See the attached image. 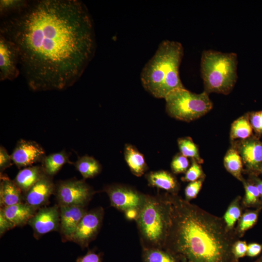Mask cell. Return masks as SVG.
<instances>
[{"mask_svg": "<svg viewBox=\"0 0 262 262\" xmlns=\"http://www.w3.org/2000/svg\"><path fill=\"white\" fill-rule=\"evenodd\" d=\"M76 262H102L101 256L94 250H89L83 256L79 257Z\"/></svg>", "mask_w": 262, "mask_h": 262, "instance_id": "cell-37", "label": "cell"}, {"mask_svg": "<svg viewBox=\"0 0 262 262\" xmlns=\"http://www.w3.org/2000/svg\"><path fill=\"white\" fill-rule=\"evenodd\" d=\"M103 214L101 207L87 212L80 222L70 241L77 244L83 249L87 247L99 231Z\"/></svg>", "mask_w": 262, "mask_h": 262, "instance_id": "cell-9", "label": "cell"}, {"mask_svg": "<svg viewBox=\"0 0 262 262\" xmlns=\"http://www.w3.org/2000/svg\"><path fill=\"white\" fill-rule=\"evenodd\" d=\"M0 29L16 47L20 72L35 91L73 85L95 50L92 18L78 0L28 1L3 18Z\"/></svg>", "mask_w": 262, "mask_h": 262, "instance_id": "cell-1", "label": "cell"}, {"mask_svg": "<svg viewBox=\"0 0 262 262\" xmlns=\"http://www.w3.org/2000/svg\"><path fill=\"white\" fill-rule=\"evenodd\" d=\"M126 163L132 173L137 177L143 175L148 167L143 155L131 144H126L124 151Z\"/></svg>", "mask_w": 262, "mask_h": 262, "instance_id": "cell-20", "label": "cell"}, {"mask_svg": "<svg viewBox=\"0 0 262 262\" xmlns=\"http://www.w3.org/2000/svg\"><path fill=\"white\" fill-rule=\"evenodd\" d=\"M55 188L52 177L46 174L24 195V201L38 210L47 204Z\"/></svg>", "mask_w": 262, "mask_h": 262, "instance_id": "cell-15", "label": "cell"}, {"mask_svg": "<svg viewBox=\"0 0 262 262\" xmlns=\"http://www.w3.org/2000/svg\"><path fill=\"white\" fill-rule=\"evenodd\" d=\"M103 191L108 195L111 205L124 212L131 209L140 210L147 196L130 186L117 184L107 185Z\"/></svg>", "mask_w": 262, "mask_h": 262, "instance_id": "cell-8", "label": "cell"}, {"mask_svg": "<svg viewBox=\"0 0 262 262\" xmlns=\"http://www.w3.org/2000/svg\"><path fill=\"white\" fill-rule=\"evenodd\" d=\"M171 199L167 250L187 262H232L235 242L223 219L177 196H171Z\"/></svg>", "mask_w": 262, "mask_h": 262, "instance_id": "cell-2", "label": "cell"}, {"mask_svg": "<svg viewBox=\"0 0 262 262\" xmlns=\"http://www.w3.org/2000/svg\"><path fill=\"white\" fill-rule=\"evenodd\" d=\"M178 144L180 152L182 155L194 159L199 164L203 163V160L199 156L198 147L191 138H180L178 140Z\"/></svg>", "mask_w": 262, "mask_h": 262, "instance_id": "cell-27", "label": "cell"}, {"mask_svg": "<svg viewBox=\"0 0 262 262\" xmlns=\"http://www.w3.org/2000/svg\"><path fill=\"white\" fill-rule=\"evenodd\" d=\"M34 236L38 238L44 234L59 229V206L54 205L40 208L28 222Z\"/></svg>", "mask_w": 262, "mask_h": 262, "instance_id": "cell-13", "label": "cell"}, {"mask_svg": "<svg viewBox=\"0 0 262 262\" xmlns=\"http://www.w3.org/2000/svg\"><path fill=\"white\" fill-rule=\"evenodd\" d=\"M182 261L181 262H187V261L184 258H182Z\"/></svg>", "mask_w": 262, "mask_h": 262, "instance_id": "cell-43", "label": "cell"}, {"mask_svg": "<svg viewBox=\"0 0 262 262\" xmlns=\"http://www.w3.org/2000/svg\"><path fill=\"white\" fill-rule=\"evenodd\" d=\"M46 174L42 165H33L20 170L13 180L24 195Z\"/></svg>", "mask_w": 262, "mask_h": 262, "instance_id": "cell-18", "label": "cell"}, {"mask_svg": "<svg viewBox=\"0 0 262 262\" xmlns=\"http://www.w3.org/2000/svg\"><path fill=\"white\" fill-rule=\"evenodd\" d=\"M146 178L150 186L172 193L176 192L179 189V183L176 178L166 171L150 172L146 175Z\"/></svg>", "mask_w": 262, "mask_h": 262, "instance_id": "cell-19", "label": "cell"}, {"mask_svg": "<svg viewBox=\"0 0 262 262\" xmlns=\"http://www.w3.org/2000/svg\"><path fill=\"white\" fill-rule=\"evenodd\" d=\"M139 211L136 209H131L126 210L124 212L127 219L129 220H136L139 215Z\"/></svg>", "mask_w": 262, "mask_h": 262, "instance_id": "cell-40", "label": "cell"}, {"mask_svg": "<svg viewBox=\"0 0 262 262\" xmlns=\"http://www.w3.org/2000/svg\"></svg>", "mask_w": 262, "mask_h": 262, "instance_id": "cell-44", "label": "cell"}, {"mask_svg": "<svg viewBox=\"0 0 262 262\" xmlns=\"http://www.w3.org/2000/svg\"><path fill=\"white\" fill-rule=\"evenodd\" d=\"M247 246L245 241H237L234 242L232 246V252L235 259L246 255Z\"/></svg>", "mask_w": 262, "mask_h": 262, "instance_id": "cell-36", "label": "cell"}, {"mask_svg": "<svg viewBox=\"0 0 262 262\" xmlns=\"http://www.w3.org/2000/svg\"><path fill=\"white\" fill-rule=\"evenodd\" d=\"M28 2L23 0H1L0 16L4 18L17 12L24 7Z\"/></svg>", "mask_w": 262, "mask_h": 262, "instance_id": "cell-29", "label": "cell"}, {"mask_svg": "<svg viewBox=\"0 0 262 262\" xmlns=\"http://www.w3.org/2000/svg\"><path fill=\"white\" fill-rule=\"evenodd\" d=\"M238 57L236 53L204 50L200 61L204 91L208 94H229L237 80Z\"/></svg>", "mask_w": 262, "mask_h": 262, "instance_id": "cell-5", "label": "cell"}, {"mask_svg": "<svg viewBox=\"0 0 262 262\" xmlns=\"http://www.w3.org/2000/svg\"><path fill=\"white\" fill-rule=\"evenodd\" d=\"M171 196H147L136 222L146 247H164L171 223Z\"/></svg>", "mask_w": 262, "mask_h": 262, "instance_id": "cell-4", "label": "cell"}, {"mask_svg": "<svg viewBox=\"0 0 262 262\" xmlns=\"http://www.w3.org/2000/svg\"><path fill=\"white\" fill-rule=\"evenodd\" d=\"M94 193L92 187L83 180L71 179L55 184L54 194L59 206L85 207Z\"/></svg>", "mask_w": 262, "mask_h": 262, "instance_id": "cell-7", "label": "cell"}, {"mask_svg": "<svg viewBox=\"0 0 262 262\" xmlns=\"http://www.w3.org/2000/svg\"><path fill=\"white\" fill-rule=\"evenodd\" d=\"M86 212L85 207L59 206V229L64 242L71 240L80 222Z\"/></svg>", "mask_w": 262, "mask_h": 262, "instance_id": "cell-14", "label": "cell"}, {"mask_svg": "<svg viewBox=\"0 0 262 262\" xmlns=\"http://www.w3.org/2000/svg\"><path fill=\"white\" fill-rule=\"evenodd\" d=\"M5 216L15 227H21L28 224L37 210L24 202L12 206L0 208Z\"/></svg>", "mask_w": 262, "mask_h": 262, "instance_id": "cell-17", "label": "cell"}, {"mask_svg": "<svg viewBox=\"0 0 262 262\" xmlns=\"http://www.w3.org/2000/svg\"><path fill=\"white\" fill-rule=\"evenodd\" d=\"M24 194L14 180L0 173V204L4 208L23 202Z\"/></svg>", "mask_w": 262, "mask_h": 262, "instance_id": "cell-16", "label": "cell"}, {"mask_svg": "<svg viewBox=\"0 0 262 262\" xmlns=\"http://www.w3.org/2000/svg\"><path fill=\"white\" fill-rule=\"evenodd\" d=\"M144 262H176L173 254L162 248L145 247L143 251Z\"/></svg>", "mask_w": 262, "mask_h": 262, "instance_id": "cell-25", "label": "cell"}, {"mask_svg": "<svg viewBox=\"0 0 262 262\" xmlns=\"http://www.w3.org/2000/svg\"><path fill=\"white\" fill-rule=\"evenodd\" d=\"M13 163L18 168L42 163L46 156L45 150L34 141L19 140L11 155Z\"/></svg>", "mask_w": 262, "mask_h": 262, "instance_id": "cell-11", "label": "cell"}, {"mask_svg": "<svg viewBox=\"0 0 262 262\" xmlns=\"http://www.w3.org/2000/svg\"><path fill=\"white\" fill-rule=\"evenodd\" d=\"M15 227L14 224L10 221L0 210V234L1 236L5 232Z\"/></svg>", "mask_w": 262, "mask_h": 262, "instance_id": "cell-38", "label": "cell"}, {"mask_svg": "<svg viewBox=\"0 0 262 262\" xmlns=\"http://www.w3.org/2000/svg\"><path fill=\"white\" fill-rule=\"evenodd\" d=\"M202 185V180H198L191 182L185 189V196L186 200L189 201L195 198L198 195Z\"/></svg>", "mask_w": 262, "mask_h": 262, "instance_id": "cell-33", "label": "cell"}, {"mask_svg": "<svg viewBox=\"0 0 262 262\" xmlns=\"http://www.w3.org/2000/svg\"><path fill=\"white\" fill-rule=\"evenodd\" d=\"M183 55L180 42L162 41L141 71L140 80L144 89L156 98H164L175 89L183 87L179 74Z\"/></svg>", "mask_w": 262, "mask_h": 262, "instance_id": "cell-3", "label": "cell"}, {"mask_svg": "<svg viewBox=\"0 0 262 262\" xmlns=\"http://www.w3.org/2000/svg\"><path fill=\"white\" fill-rule=\"evenodd\" d=\"M251 180L257 187L262 200V180L253 176Z\"/></svg>", "mask_w": 262, "mask_h": 262, "instance_id": "cell-41", "label": "cell"}, {"mask_svg": "<svg viewBox=\"0 0 262 262\" xmlns=\"http://www.w3.org/2000/svg\"><path fill=\"white\" fill-rule=\"evenodd\" d=\"M203 175L201 167L195 160L192 159V164L185 172L184 176L181 178L183 181L193 182L199 180Z\"/></svg>", "mask_w": 262, "mask_h": 262, "instance_id": "cell-32", "label": "cell"}, {"mask_svg": "<svg viewBox=\"0 0 262 262\" xmlns=\"http://www.w3.org/2000/svg\"><path fill=\"white\" fill-rule=\"evenodd\" d=\"M253 128L250 123L248 115H243L235 120L232 124L230 138L235 139L246 140L250 137Z\"/></svg>", "mask_w": 262, "mask_h": 262, "instance_id": "cell-24", "label": "cell"}, {"mask_svg": "<svg viewBox=\"0 0 262 262\" xmlns=\"http://www.w3.org/2000/svg\"><path fill=\"white\" fill-rule=\"evenodd\" d=\"M73 164L65 150L51 153L46 156L42 163V166L48 175H55L66 164Z\"/></svg>", "mask_w": 262, "mask_h": 262, "instance_id": "cell-21", "label": "cell"}, {"mask_svg": "<svg viewBox=\"0 0 262 262\" xmlns=\"http://www.w3.org/2000/svg\"><path fill=\"white\" fill-rule=\"evenodd\" d=\"M248 116L253 130L262 133V111L251 113Z\"/></svg>", "mask_w": 262, "mask_h": 262, "instance_id": "cell-34", "label": "cell"}, {"mask_svg": "<svg viewBox=\"0 0 262 262\" xmlns=\"http://www.w3.org/2000/svg\"><path fill=\"white\" fill-rule=\"evenodd\" d=\"M262 207L258 208L255 211H249L245 213L239 219L238 225V232L243 234L250 229L256 223L259 213Z\"/></svg>", "mask_w": 262, "mask_h": 262, "instance_id": "cell-30", "label": "cell"}, {"mask_svg": "<svg viewBox=\"0 0 262 262\" xmlns=\"http://www.w3.org/2000/svg\"><path fill=\"white\" fill-rule=\"evenodd\" d=\"M189 166V162L187 158L181 153L176 155L171 163V170L175 174L186 172Z\"/></svg>", "mask_w": 262, "mask_h": 262, "instance_id": "cell-31", "label": "cell"}, {"mask_svg": "<svg viewBox=\"0 0 262 262\" xmlns=\"http://www.w3.org/2000/svg\"><path fill=\"white\" fill-rule=\"evenodd\" d=\"M11 156L10 155L6 148L2 146L0 147V171L3 172L13 164Z\"/></svg>", "mask_w": 262, "mask_h": 262, "instance_id": "cell-35", "label": "cell"}, {"mask_svg": "<svg viewBox=\"0 0 262 262\" xmlns=\"http://www.w3.org/2000/svg\"><path fill=\"white\" fill-rule=\"evenodd\" d=\"M205 91L196 94L183 87L178 88L164 98L167 114L175 119L186 122L194 120L208 113L213 103Z\"/></svg>", "mask_w": 262, "mask_h": 262, "instance_id": "cell-6", "label": "cell"}, {"mask_svg": "<svg viewBox=\"0 0 262 262\" xmlns=\"http://www.w3.org/2000/svg\"><path fill=\"white\" fill-rule=\"evenodd\" d=\"M240 199L241 197H236L229 205L224 215L223 220L229 230L233 229L236 222L241 216Z\"/></svg>", "mask_w": 262, "mask_h": 262, "instance_id": "cell-28", "label": "cell"}, {"mask_svg": "<svg viewBox=\"0 0 262 262\" xmlns=\"http://www.w3.org/2000/svg\"><path fill=\"white\" fill-rule=\"evenodd\" d=\"M20 72L19 56L15 45L0 34V80H13Z\"/></svg>", "mask_w": 262, "mask_h": 262, "instance_id": "cell-12", "label": "cell"}, {"mask_svg": "<svg viewBox=\"0 0 262 262\" xmlns=\"http://www.w3.org/2000/svg\"><path fill=\"white\" fill-rule=\"evenodd\" d=\"M254 262H262V255L257 260Z\"/></svg>", "mask_w": 262, "mask_h": 262, "instance_id": "cell-42", "label": "cell"}, {"mask_svg": "<svg viewBox=\"0 0 262 262\" xmlns=\"http://www.w3.org/2000/svg\"><path fill=\"white\" fill-rule=\"evenodd\" d=\"M224 166L227 170L240 181H243L242 172L243 161L238 151L233 147L226 153L224 159Z\"/></svg>", "mask_w": 262, "mask_h": 262, "instance_id": "cell-23", "label": "cell"}, {"mask_svg": "<svg viewBox=\"0 0 262 262\" xmlns=\"http://www.w3.org/2000/svg\"><path fill=\"white\" fill-rule=\"evenodd\" d=\"M262 250V244L253 243L249 244L247 246L246 255L251 257H254L259 255Z\"/></svg>", "mask_w": 262, "mask_h": 262, "instance_id": "cell-39", "label": "cell"}, {"mask_svg": "<svg viewBox=\"0 0 262 262\" xmlns=\"http://www.w3.org/2000/svg\"><path fill=\"white\" fill-rule=\"evenodd\" d=\"M245 195L243 200L244 205L247 207H262V200L259 191L251 180L243 181Z\"/></svg>", "mask_w": 262, "mask_h": 262, "instance_id": "cell-26", "label": "cell"}, {"mask_svg": "<svg viewBox=\"0 0 262 262\" xmlns=\"http://www.w3.org/2000/svg\"><path fill=\"white\" fill-rule=\"evenodd\" d=\"M73 164L84 179L97 176L102 169L99 162L94 157L88 155L79 157Z\"/></svg>", "mask_w": 262, "mask_h": 262, "instance_id": "cell-22", "label": "cell"}, {"mask_svg": "<svg viewBox=\"0 0 262 262\" xmlns=\"http://www.w3.org/2000/svg\"><path fill=\"white\" fill-rule=\"evenodd\" d=\"M239 153L247 171L256 176L262 170V143L256 138L237 141L233 147Z\"/></svg>", "mask_w": 262, "mask_h": 262, "instance_id": "cell-10", "label": "cell"}]
</instances>
